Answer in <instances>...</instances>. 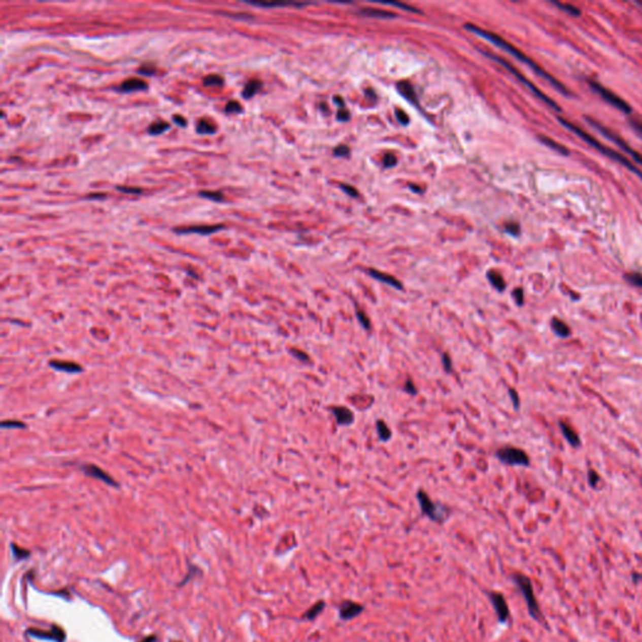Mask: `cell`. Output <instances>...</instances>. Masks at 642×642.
<instances>
[{"instance_id":"obj_11","label":"cell","mask_w":642,"mask_h":642,"mask_svg":"<svg viewBox=\"0 0 642 642\" xmlns=\"http://www.w3.org/2000/svg\"><path fill=\"white\" fill-rule=\"evenodd\" d=\"M364 611V606L363 604L358 603V602H354L350 601V599H346V601H343L339 606V617L340 620L343 621H350L355 617L360 616L361 612Z\"/></svg>"},{"instance_id":"obj_16","label":"cell","mask_w":642,"mask_h":642,"mask_svg":"<svg viewBox=\"0 0 642 642\" xmlns=\"http://www.w3.org/2000/svg\"><path fill=\"white\" fill-rule=\"evenodd\" d=\"M148 88V84L146 83L145 81L142 79H137V78H132V79H127L124 81L123 83L121 84L117 89L122 93H129V92H136V90H145Z\"/></svg>"},{"instance_id":"obj_18","label":"cell","mask_w":642,"mask_h":642,"mask_svg":"<svg viewBox=\"0 0 642 642\" xmlns=\"http://www.w3.org/2000/svg\"><path fill=\"white\" fill-rule=\"evenodd\" d=\"M538 138H539V141L543 143V145L550 147L552 151H556L557 153L562 154V156H569V154H571V152H569V150L566 147V146L561 145V143H558L557 141L552 140V138L546 137V136H538Z\"/></svg>"},{"instance_id":"obj_55","label":"cell","mask_w":642,"mask_h":642,"mask_svg":"<svg viewBox=\"0 0 642 642\" xmlns=\"http://www.w3.org/2000/svg\"><path fill=\"white\" fill-rule=\"evenodd\" d=\"M156 640H157L156 636H148V637L143 638V640L140 641V642H154Z\"/></svg>"},{"instance_id":"obj_17","label":"cell","mask_w":642,"mask_h":642,"mask_svg":"<svg viewBox=\"0 0 642 642\" xmlns=\"http://www.w3.org/2000/svg\"><path fill=\"white\" fill-rule=\"evenodd\" d=\"M396 87H398L399 93H400V94L403 95V97L406 98L407 100H409V102L412 103V105L419 106V103H418V97H417V94H415L414 88H413V86L409 83V82H407V81L399 82V83L396 84Z\"/></svg>"},{"instance_id":"obj_44","label":"cell","mask_w":642,"mask_h":642,"mask_svg":"<svg viewBox=\"0 0 642 642\" xmlns=\"http://www.w3.org/2000/svg\"><path fill=\"white\" fill-rule=\"evenodd\" d=\"M598 482H599L598 474L596 473L593 469H591L590 471H588V483H590V486L592 487V488H595V487L598 484Z\"/></svg>"},{"instance_id":"obj_1","label":"cell","mask_w":642,"mask_h":642,"mask_svg":"<svg viewBox=\"0 0 642 642\" xmlns=\"http://www.w3.org/2000/svg\"><path fill=\"white\" fill-rule=\"evenodd\" d=\"M464 28L467 29V30L471 31V33H476L477 36H479V37H482V38L487 39V41L491 42L492 44H494L495 47H498V48H500V49L505 50V52L510 53L511 55H513L514 58H517V59L521 60L522 63H524V64L528 65L529 68H532V71H533L534 73L537 74V76L542 77V78L545 79V81H547L548 83H550L551 86L555 88V89L558 93H561V94L566 95V97H572V93L569 92L568 88L564 86V84L562 83V82H559L558 79H556L555 77L552 76V74L547 73V72H546L545 69L542 68V66L538 65L537 63L534 62V60H532L531 58L527 57V55L524 54V53H522V50L517 49L516 47H513V45H511L510 43H507V41H504V39H502L500 37H498V36H495V34L491 33V31L483 30V29L478 28V26L471 25V24H465Z\"/></svg>"},{"instance_id":"obj_8","label":"cell","mask_w":642,"mask_h":642,"mask_svg":"<svg viewBox=\"0 0 642 642\" xmlns=\"http://www.w3.org/2000/svg\"><path fill=\"white\" fill-rule=\"evenodd\" d=\"M495 457L500 463L505 465H521V467L529 465V458L527 453L524 450L516 448V447H502L495 452Z\"/></svg>"},{"instance_id":"obj_27","label":"cell","mask_w":642,"mask_h":642,"mask_svg":"<svg viewBox=\"0 0 642 642\" xmlns=\"http://www.w3.org/2000/svg\"><path fill=\"white\" fill-rule=\"evenodd\" d=\"M552 4L556 5L558 9H561L562 12H564L566 14L571 15V17L577 18L582 14L581 9H578L577 7H575V5H572V4H566V3H559V2H552Z\"/></svg>"},{"instance_id":"obj_46","label":"cell","mask_w":642,"mask_h":642,"mask_svg":"<svg viewBox=\"0 0 642 642\" xmlns=\"http://www.w3.org/2000/svg\"><path fill=\"white\" fill-rule=\"evenodd\" d=\"M395 116H396V119H398L401 124L409 123V117H408V114L406 113V112L401 111V109H398V111L395 112Z\"/></svg>"},{"instance_id":"obj_32","label":"cell","mask_w":642,"mask_h":642,"mask_svg":"<svg viewBox=\"0 0 642 642\" xmlns=\"http://www.w3.org/2000/svg\"><path fill=\"white\" fill-rule=\"evenodd\" d=\"M199 196L212 199L215 202H222L223 198H225L223 193L220 192V191H214V192H211V191H202V192H199Z\"/></svg>"},{"instance_id":"obj_56","label":"cell","mask_w":642,"mask_h":642,"mask_svg":"<svg viewBox=\"0 0 642 642\" xmlns=\"http://www.w3.org/2000/svg\"><path fill=\"white\" fill-rule=\"evenodd\" d=\"M409 187H410V188H412V190H414V192H420V190H419V187H415V186H413V185H410V186H409Z\"/></svg>"},{"instance_id":"obj_36","label":"cell","mask_w":642,"mask_h":642,"mask_svg":"<svg viewBox=\"0 0 642 642\" xmlns=\"http://www.w3.org/2000/svg\"><path fill=\"white\" fill-rule=\"evenodd\" d=\"M403 390L406 391L407 394H409V395H413V396L417 395V394H418L417 386H415L414 382H413V380L410 379V378H408V379L406 380V383H404Z\"/></svg>"},{"instance_id":"obj_40","label":"cell","mask_w":642,"mask_h":642,"mask_svg":"<svg viewBox=\"0 0 642 642\" xmlns=\"http://www.w3.org/2000/svg\"><path fill=\"white\" fill-rule=\"evenodd\" d=\"M225 111L227 112V113H240V112L242 111V107L239 102H236V100H230V102L226 105Z\"/></svg>"},{"instance_id":"obj_29","label":"cell","mask_w":642,"mask_h":642,"mask_svg":"<svg viewBox=\"0 0 642 642\" xmlns=\"http://www.w3.org/2000/svg\"><path fill=\"white\" fill-rule=\"evenodd\" d=\"M196 129L201 134H211V133L216 132V126L214 122H210L207 119H199L197 122Z\"/></svg>"},{"instance_id":"obj_24","label":"cell","mask_w":642,"mask_h":642,"mask_svg":"<svg viewBox=\"0 0 642 642\" xmlns=\"http://www.w3.org/2000/svg\"><path fill=\"white\" fill-rule=\"evenodd\" d=\"M551 327H552V330L555 331V334H557L561 337H567L571 335V329L567 326L566 322H563L557 318L552 319V321H551Z\"/></svg>"},{"instance_id":"obj_10","label":"cell","mask_w":642,"mask_h":642,"mask_svg":"<svg viewBox=\"0 0 642 642\" xmlns=\"http://www.w3.org/2000/svg\"><path fill=\"white\" fill-rule=\"evenodd\" d=\"M26 635L31 637L41 638V640H53L55 642H64L65 641V632L63 628L58 627L57 625H53L49 631L37 630V628H28Z\"/></svg>"},{"instance_id":"obj_26","label":"cell","mask_w":642,"mask_h":642,"mask_svg":"<svg viewBox=\"0 0 642 642\" xmlns=\"http://www.w3.org/2000/svg\"><path fill=\"white\" fill-rule=\"evenodd\" d=\"M355 316H356V320H358L360 326L363 327L365 331H370L371 330V321H370L369 316L366 315L364 310H361L359 308L358 303H355Z\"/></svg>"},{"instance_id":"obj_47","label":"cell","mask_w":642,"mask_h":642,"mask_svg":"<svg viewBox=\"0 0 642 642\" xmlns=\"http://www.w3.org/2000/svg\"><path fill=\"white\" fill-rule=\"evenodd\" d=\"M335 156H340V157H345L349 154V148L346 146H339L334 150Z\"/></svg>"},{"instance_id":"obj_9","label":"cell","mask_w":642,"mask_h":642,"mask_svg":"<svg viewBox=\"0 0 642 642\" xmlns=\"http://www.w3.org/2000/svg\"><path fill=\"white\" fill-rule=\"evenodd\" d=\"M488 597H489V601H491L493 609H494L495 615H497L499 623L507 622V621L510 620L511 614H510V607H508L504 596H503L500 592L492 591V592H488Z\"/></svg>"},{"instance_id":"obj_30","label":"cell","mask_w":642,"mask_h":642,"mask_svg":"<svg viewBox=\"0 0 642 642\" xmlns=\"http://www.w3.org/2000/svg\"><path fill=\"white\" fill-rule=\"evenodd\" d=\"M168 128H170V123H167V122H164V121H156V122H153L150 127H148V133H150L151 136H158V134H161V133L166 132Z\"/></svg>"},{"instance_id":"obj_3","label":"cell","mask_w":642,"mask_h":642,"mask_svg":"<svg viewBox=\"0 0 642 642\" xmlns=\"http://www.w3.org/2000/svg\"><path fill=\"white\" fill-rule=\"evenodd\" d=\"M512 580H513V582L516 583L517 587H518V590L521 591L524 601H526L529 616H531L532 619H534L535 621H538L539 623H543L546 627H548L547 623H546L545 617H543L542 610H540L537 598H535L532 581L522 573L512 575Z\"/></svg>"},{"instance_id":"obj_52","label":"cell","mask_w":642,"mask_h":642,"mask_svg":"<svg viewBox=\"0 0 642 642\" xmlns=\"http://www.w3.org/2000/svg\"><path fill=\"white\" fill-rule=\"evenodd\" d=\"M7 425H17V427H19V428H24L23 423H19V422H3V424H2L3 428H7ZM12 428H15V427H12Z\"/></svg>"},{"instance_id":"obj_15","label":"cell","mask_w":642,"mask_h":642,"mask_svg":"<svg viewBox=\"0 0 642 642\" xmlns=\"http://www.w3.org/2000/svg\"><path fill=\"white\" fill-rule=\"evenodd\" d=\"M82 469H83V471L87 474V476L93 477V478L100 479L102 482H105V483H107V484H111V486H113V487L118 486V484H117L116 482H114L113 479H112L111 476H108V474L106 473L105 470L100 469V468L97 467V465H94V464L82 465Z\"/></svg>"},{"instance_id":"obj_43","label":"cell","mask_w":642,"mask_h":642,"mask_svg":"<svg viewBox=\"0 0 642 642\" xmlns=\"http://www.w3.org/2000/svg\"><path fill=\"white\" fill-rule=\"evenodd\" d=\"M117 190L119 192H123V193H130V194H141L142 193V190L138 187H127V186H117Z\"/></svg>"},{"instance_id":"obj_28","label":"cell","mask_w":642,"mask_h":642,"mask_svg":"<svg viewBox=\"0 0 642 642\" xmlns=\"http://www.w3.org/2000/svg\"><path fill=\"white\" fill-rule=\"evenodd\" d=\"M360 14L370 18H395V14L380 9H361Z\"/></svg>"},{"instance_id":"obj_42","label":"cell","mask_w":642,"mask_h":642,"mask_svg":"<svg viewBox=\"0 0 642 642\" xmlns=\"http://www.w3.org/2000/svg\"><path fill=\"white\" fill-rule=\"evenodd\" d=\"M628 124L633 129V132L637 133L642 138V122L637 121V119H628Z\"/></svg>"},{"instance_id":"obj_7","label":"cell","mask_w":642,"mask_h":642,"mask_svg":"<svg viewBox=\"0 0 642 642\" xmlns=\"http://www.w3.org/2000/svg\"><path fill=\"white\" fill-rule=\"evenodd\" d=\"M586 82H587V84L590 86L591 89H592V92H595L596 94H598L599 97L604 100V102L611 105L612 107L619 109V111L622 112V113H625V114L632 113V107H631L626 100H623L622 98L619 97L616 93L607 89L606 87L602 86L601 83H598V82L595 81V79L588 78Z\"/></svg>"},{"instance_id":"obj_14","label":"cell","mask_w":642,"mask_h":642,"mask_svg":"<svg viewBox=\"0 0 642 642\" xmlns=\"http://www.w3.org/2000/svg\"><path fill=\"white\" fill-rule=\"evenodd\" d=\"M223 225H205V226H190V227H180L176 228L175 232L185 235V233H198V235H210L215 233L217 231L223 230Z\"/></svg>"},{"instance_id":"obj_31","label":"cell","mask_w":642,"mask_h":642,"mask_svg":"<svg viewBox=\"0 0 642 642\" xmlns=\"http://www.w3.org/2000/svg\"><path fill=\"white\" fill-rule=\"evenodd\" d=\"M204 84H205V86H212V87L217 86V87H220V86H222V84H223V78H222V77L217 76V74H210V76L205 77Z\"/></svg>"},{"instance_id":"obj_21","label":"cell","mask_w":642,"mask_h":642,"mask_svg":"<svg viewBox=\"0 0 642 642\" xmlns=\"http://www.w3.org/2000/svg\"><path fill=\"white\" fill-rule=\"evenodd\" d=\"M487 279H488V281L491 282V285L494 287L495 290H497V291L503 292L505 290V286H507V285H505V281H504V279H503V276L500 275L498 271H494V270L488 271V273H487Z\"/></svg>"},{"instance_id":"obj_22","label":"cell","mask_w":642,"mask_h":642,"mask_svg":"<svg viewBox=\"0 0 642 642\" xmlns=\"http://www.w3.org/2000/svg\"><path fill=\"white\" fill-rule=\"evenodd\" d=\"M375 427H377V434H378V439H379V442H382V443H386V442L390 441L393 433H391L390 428H389V425L386 424L384 420L378 419L377 423H375Z\"/></svg>"},{"instance_id":"obj_51","label":"cell","mask_w":642,"mask_h":642,"mask_svg":"<svg viewBox=\"0 0 642 642\" xmlns=\"http://www.w3.org/2000/svg\"><path fill=\"white\" fill-rule=\"evenodd\" d=\"M173 121H175V123L178 124V126H182V127L187 126V122H186V119L183 118V117H181V116H173Z\"/></svg>"},{"instance_id":"obj_37","label":"cell","mask_w":642,"mask_h":642,"mask_svg":"<svg viewBox=\"0 0 642 642\" xmlns=\"http://www.w3.org/2000/svg\"><path fill=\"white\" fill-rule=\"evenodd\" d=\"M512 295H513V299H514V301H516L517 305L523 306V303H524L523 289H521V287H517V289L513 290Z\"/></svg>"},{"instance_id":"obj_2","label":"cell","mask_w":642,"mask_h":642,"mask_svg":"<svg viewBox=\"0 0 642 642\" xmlns=\"http://www.w3.org/2000/svg\"><path fill=\"white\" fill-rule=\"evenodd\" d=\"M557 119H558V122L562 124V126L566 127V128L568 129V130H571L572 133H575V134H576L577 137H580L581 140L583 141V142L587 143L588 146L593 147L595 150H597L599 153H602L603 156L609 157V158L612 159L614 162H617V163L621 164V166H623L625 168H627L630 172L635 173L636 176H638V177H640L641 180H642V171H640V170H638V167H636L635 164L632 163V161L627 159L625 156H622V154L619 153V152L614 151L612 148H610V147H607V146H604L603 143H601L599 141L596 140L595 137H592V136H591L590 133H587L586 130H583L582 128H580V127L576 126L575 123H572L571 121H567L566 118H562V117H558Z\"/></svg>"},{"instance_id":"obj_49","label":"cell","mask_w":642,"mask_h":642,"mask_svg":"<svg viewBox=\"0 0 642 642\" xmlns=\"http://www.w3.org/2000/svg\"><path fill=\"white\" fill-rule=\"evenodd\" d=\"M154 71H156V69H154L153 66H151V65H143V66H141L140 71H138V72H140L141 74H148V76H150V74H153V73H154Z\"/></svg>"},{"instance_id":"obj_41","label":"cell","mask_w":642,"mask_h":642,"mask_svg":"<svg viewBox=\"0 0 642 642\" xmlns=\"http://www.w3.org/2000/svg\"><path fill=\"white\" fill-rule=\"evenodd\" d=\"M508 394H510V398H511V400H512L514 409L518 410L521 400H519V396H518V393H517V390H514L513 388H510L508 389Z\"/></svg>"},{"instance_id":"obj_35","label":"cell","mask_w":642,"mask_h":642,"mask_svg":"<svg viewBox=\"0 0 642 642\" xmlns=\"http://www.w3.org/2000/svg\"><path fill=\"white\" fill-rule=\"evenodd\" d=\"M442 365H443V369L447 374H450L453 371L452 358L448 353H443V355H442Z\"/></svg>"},{"instance_id":"obj_13","label":"cell","mask_w":642,"mask_h":642,"mask_svg":"<svg viewBox=\"0 0 642 642\" xmlns=\"http://www.w3.org/2000/svg\"><path fill=\"white\" fill-rule=\"evenodd\" d=\"M366 273H367V275L370 276V278L375 279L377 281L382 282V284L388 285V286L393 287V289L399 290V291H401V290L404 289L403 284H401V282L399 281L398 279L394 278V276L389 275V274H384V273H382V271L375 270V268H369V270H367Z\"/></svg>"},{"instance_id":"obj_53","label":"cell","mask_w":642,"mask_h":642,"mask_svg":"<svg viewBox=\"0 0 642 642\" xmlns=\"http://www.w3.org/2000/svg\"><path fill=\"white\" fill-rule=\"evenodd\" d=\"M334 102L336 103L337 106H340V107L344 108V100H343V98H342V97H339V95H336V97H334Z\"/></svg>"},{"instance_id":"obj_5","label":"cell","mask_w":642,"mask_h":642,"mask_svg":"<svg viewBox=\"0 0 642 642\" xmlns=\"http://www.w3.org/2000/svg\"><path fill=\"white\" fill-rule=\"evenodd\" d=\"M583 119H585L586 123H587L588 126L592 127L593 129L598 130V132L601 133L602 136H604V137L609 138L610 141H612V142H614L615 145H616L621 151H623L626 154H628V156H630L631 158H632V161H635L636 163H638L640 166H642V154L638 153L637 151L633 150L632 147H630V146L627 145V142H626V141L623 140V138H621L616 132H614L612 129L607 128V127H604L603 124H601L599 122L596 121V119H593L592 117L585 116V117H583Z\"/></svg>"},{"instance_id":"obj_25","label":"cell","mask_w":642,"mask_h":642,"mask_svg":"<svg viewBox=\"0 0 642 642\" xmlns=\"http://www.w3.org/2000/svg\"><path fill=\"white\" fill-rule=\"evenodd\" d=\"M261 87H262V83H261L260 81H257V79L249 81L246 83V86H245L244 90H242V97H244L245 99H250V98H252L255 94H256L258 90H260Z\"/></svg>"},{"instance_id":"obj_33","label":"cell","mask_w":642,"mask_h":642,"mask_svg":"<svg viewBox=\"0 0 642 642\" xmlns=\"http://www.w3.org/2000/svg\"><path fill=\"white\" fill-rule=\"evenodd\" d=\"M12 552H13V556H14V558L15 559H20V561H22V559L28 558L29 555H30V552H29V551L24 550V548L18 547L17 545H14V543L12 545Z\"/></svg>"},{"instance_id":"obj_45","label":"cell","mask_w":642,"mask_h":642,"mask_svg":"<svg viewBox=\"0 0 642 642\" xmlns=\"http://www.w3.org/2000/svg\"><path fill=\"white\" fill-rule=\"evenodd\" d=\"M396 164V157L393 153H386L384 156V166L390 168Z\"/></svg>"},{"instance_id":"obj_48","label":"cell","mask_w":642,"mask_h":642,"mask_svg":"<svg viewBox=\"0 0 642 642\" xmlns=\"http://www.w3.org/2000/svg\"><path fill=\"white\" fill-rule=\"evenodd\" d=\"M340 187H342L343 190H344V192L348 193L349 196H351V197H356V196H358V192H356L355 188H354V187H350V186H349V185H340Z\"/></svg>"},{"instance_id":"obj_20","label":"cell","mask_w":642,"mask_h":642,"mask_svg":"<svg viewBox=\"0 0 642 642\" xmlns=\"http://www.w3.org/2000/svg\"><path fill=\"white\" fill-rule=\"evenodd\" d=\"M559 427H561L562 434H563V436L566 438V441L568 442V443L571 444L572 447H580L581 446L580 438H578L577 433L573 430V429H572L571 427H568V425H567L566 423H563V422H559Z\"/></svg>"},{"instance_id":"obj_57","label":"cell","mask_w":642,"mask_h":642,"mask_svg":"<svg viewBox=\"0 0 642 642\" xmlns=\"http://www.w3.org/2000/svg\"><path fill=\"white\" fill-rule=\"evenodd\" d=\"M636 4H637L640 8H642V3H636Z\"/></svg>"},{"instance_id":"obj_4","label":"cell","mask_w":642,"mask_h":642,"mask_svg":"<svg viewBox=\"0 0 642 642\" xmlns=\"http://www.w3.org/2000/svg\"><path fill=\"white\" fill-rule=\"evenodd\" d=\"M484 55H487V57L491 58V59L495 60V62L499 63L500 65L504 66V68L507 69V71H510V73H512L513 76L516 77V78L518 79V81L521 82L522 84H524V86H526L527 88H528L529 90H531L532 93H533V94L535 95V97L538 98V99H540V100H542L543 103H546V105H547L548 107L552 108L553 111H556V112H561V111H562V108L559 107L558 105H557V103L555 102V100L551 99V98L548 97V95H546L545 93L542 92V90H539V88L535 87L534 84L532 83L531 81H528V79H527L526 77L523 76V74L519 73V72L517 71V69L514 68V66H513L512 64H511V63H508L507 60L503 59V58H500V57H497V55H494V54H491V53H487V52H484Z\"/></svg>"},{"instance_id":"obj_23","label":"cell","mask_w":642,"mask_h":642,"mask_svg":"<svg viewBox=\"0 0 642 642\" xmlns=\"http://www.w3.org/2000/svg\"><path fill=\"white\" fill-rule=\"evenodd\" d=\"M325 607H326V602L320 599V601H318L316 603H314L313 606L310 607V609L306 610V612L303 614V616H302V620L314 621V620L316 619V617L319 616V615L321 614L322 611H324Z\"/></svg>"},{"instance_id":"obj_34","label":"cell","mask_w":642,"mask_h":642,"mask_svg":"<svg viewBox=\"0 0 642 642\" xmlns=\"http://www.w3.org/2000/svg\"><path fill=\"white\" fill-rule=\"evenodd\" d=\"M625 279L627 280L631 285H635V286H637V287H642V274L640 273L626 274Z\"/></svg>"},{"instance_id":"obj_38","label":"cell","mask_w":642,"mask_h":642,"mask_svg":"<svg viewBox=\"0 0 642 642\" xmlns=\"http://www.w3.org/2000/svg\"><path fill=\"white\" fill-rule=\"evenodd\" d=\"M290 353H291L292 355L297 359V360L303 361V363H306V361L309 363V361H310V356H309L305 351H301L299 350V349H290Z\"/></svg>"},{"instance_id":"obj_19","label":"cell","mask_w":642,"mask_h":642,"mask_svg":"<svg viewBox=\"0 0 642 642\" xmlns=\"http://www.w3.org/2000/svg\"><path fill=\"white\" fill-rule=\"evenodd\" d=\"M49 366L53 367L55 370H59V371H64V373H71V374H74V373H79L82 371V367L79 365L73 364V363H69V361H50Z\"/></svg>"},{"instance_id":"obj_50","label":"cell","mask_w":642,"mask_h":642,"mask_svg":"<svg viewBox=\"0 0 642 642\" xmlns=\"http://www.w3.org/2000/svg\"><path fill=\"white\" fill-rule=\"evenodd\" d=\"M349 117H350V113H349L348 109H345V108H342L339 111V113H337V118H339L340 121H346V119H349Z\"/></svg>"},{"instance_id":"obj_58","label":"cell","mask_w":642,"mask_h":642,"mask_svg":"<svg viewBox=\"0 0 642 642\" xmlns=\"http://www.w3.org/2000/svg\"><path fill=\"white\" fill-rule=\"evenodd\" d=\"M176 642H178V641H176Z\"/></svg>"},{"instance_id":"obj_6","label":"cell","mask_w":642,"mask_h":642,"mask_svg":"<svg viewBox=\"0 0 642 642\" xmlns=\"http://www.w3.org/2000/svg\"><path fill=\"white\" fill-rule=\"evenodd\" d=\"M417 499L419 502V507L422 513L424 514L425 517H428L431 522H435V523H443L447 518H448L450 511L448 507L446 505L441 504L438 502H434L427 492H424L423 489H419L417 492Z\"/></svg>"},{"instance_id":"obj_54","label":"cell","mask_w":642,"mask_h":642,"mask_svg":"<svg viewBox=\"0 0 642 642\" xmlns=\"http://www.w3.org/2000/svg\"><path fill=\"white\" fill-rule=\"evenodd\" d=\"M105 197H106V194H103V193H94V194H89V196H88V198H90V199H93V198H105Z\"/></svg>"},{"instance_id":"obj_39","label":"cell","mask_w":642,"mask_h":642,"mask_svg":"<svg viewBox=\"0 0 642 642\" xmlns=\"http://www.w3.org/2000/svg\"><path fill=\"white\" fill-rule=\"evenodd\" d=\"M504 228H505V232H508L510 235H512V236H518L519 235V231H521V227H519V225L517 222L505 223Z\"/></svg>"},{"instance_id":"obj_12","label":"cell","mask_w":642,"mask_h":642,"mask_svg":"<svg viewBox=\"0 0 642 642\" xmlns=\"http://www.w3.org/2000/svg\"><path fill=\"white\" fill-rule=\"evenodd\" d=\"M330 412L332 413L339 427H349L355 422V415L349 408L344 406H332L330 407Z\"/></svg>"}]
</instances>
